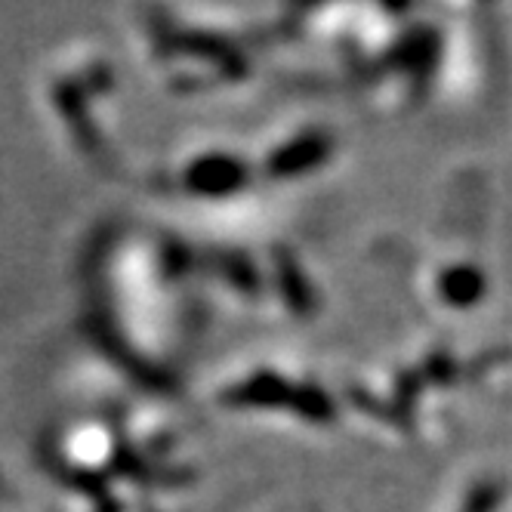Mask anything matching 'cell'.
<instances>
[{
    "instance_id": "6da1fadb",
    "label": "cell",
    "mask_w": 512,
    "mask_h": 512,
    "mask_svg": "<svg viewBox=\"0 0 512 512\" xmlns=\"http://www.w3.org/2000/svg\"><path fill=\"white\" fill-rule=\"evenodd\" d=\"M226 173H238L235 167H229L226 161H210L207 167H198V173H195V182L201 189H223V186H229L226 182Z\"/></svg>"
}]
</instances>
